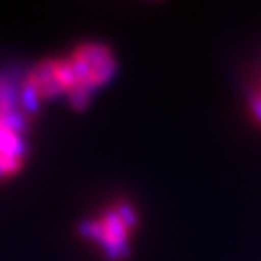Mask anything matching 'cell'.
Listing matches in <instances>:
<instances>
[{
    "label": "cell",
    "instance_id": "13",
    "mask_svg": "<svg viewBox=\"0 0 261 261\" xmlns=\"http://www.w3.org/2000/svg\"><path fill=\"white\" fill-rule=\"evenodd\" d=\"M21 167H23V161H21V159L2 157V155H0V180L16 174Z\"/></svg>",
    "mask_w": 261,
    "mask_h": 261
},
{
    "label": "cell",
    "instance_id": "6",
    "mask_svg": "<svg viewBox=\"0 0 261 261\" xmlns=\"http://www.w3.org/2000/svg\"><path fill=\"white\" fill-rule=\"evenodd\" d=\"M18 101L19 93L16 89V84H14V77L2 74L0 75V112L18 109Z\"/></svg>",
    "mask_w": 261,
    "mask_h": 261
},
{
    "label": "cell",
    "instance_id": "1",
    "mask_svg": "<svg viewBox=\"0 0 261 261\" xmlns=\"http://www.w3.org/2000/svg\"><path fill=\"white\" fill-rule=\"evenodd\" d=\"M101 223L107 232V242L101 248L107 261H124L130 257V232L128 228L122 224L120 217L116 215L114 207L107 209L101 217Z\"/></svg>",
    "mask_w": 261,
    "mask_h": 261
},
{
    "label": "cell",
    "instance_id": "9",
    "mask_svg": "<svg viewBox=\"0 0 261 261\" xmlns=\"http://www.w3.org/2000/svg\"><path fill=\"white\" fill-rule=\"evenodd\" d=\"M114 211H116V215L120 217L122 224L128 228V232H132V230H136V228H138L140 217H138V211H136V207L132 205L130 201H126V199H120V201H116V205H114Z\"/></svg>",
    "mask_w": 261,
    "mask_h": 261
},
{
    "label": "cell",
    "instance_id": "8",
    "mask_svg": "<svg viewBox=\"0 0 261 261\" xmlns=\"http://www.w3.org/2000/svg\"><path fill=\"white\" fill-rule=\"evenodd\" d=\"M77 234L84 236L87 240L95 242L97 246L103 248L107 242V232H105V226L101 223V219H87L77 224Z\"/></svg>",
    "mask_w": 261,
    "mask_h": 261
},
{
    "label": "cell",
    "instance_id": "10",
    "mask_svg": "<svg viewBox=\"0 0 261 261\" xmlns=\"http://www.w3.org/2000/svg\"><path fill=\"white\" fill-rule=\"evenodd\" d=\"M56 80L58 84L62 85L64 93H70L74 87H77V80H75V74L72 70V64L70 60H58V66H56Z\"/></svg>",
    "mask_w": 261,
    "mask_h": 261
},
{
    "label": "cell",
    "instance_id": "7",
    "mask_svg": "<svg viewBox=\"0 0 261 261\" xmlns=\"http://www.w3.org/2000/svg\"><path fill=\"white\" fill-rule=\"evenodd\" d=\"M0 124L18 136H25V132L29 130V116L19 109H12L0 112Z\"/></svg>",
    "mask_w": 261,
    "mask_h": 261
},
{
    "label": "cell",
    "instance_id": "2",
    "mask_svg": "<svg viewBox=\"0 0 261 261\" xmlns=\"http://www.w3.org/2000/svg\"><path fill=\"white\" fill-rule=\"evenodd\" d=\"M56 66H58V60H43L29 72L28 80L35 84L41 93V99H55L64 93L62 85L56 80Z\"/></svg>",
    "mask_w": 261,
    "mask_h": 261
},
{
    "label": "cell",
    "instance_id": "11",
    "mask_svg": "<svg viewBox=\"0 0 261 261\" xmlns=\"http://www.w3.org/2000/svg\"><path fill=\"white\" fill-rule=\"evenodd\" d=\"M70 64H72V70H74L77 84L85 85L91 82V77H93V68L87 64V60H84L77 53H74L72 58H70Z\"/></svg>",
    "mask_w": 261,
    "mask_h": 261
},
{
    "label": "cell",
    "instance_id": "4",
    "mask_svg": "<svg viewBox=\"0 0 261 261\" xmlns=\"http://www.w3.org/2000/svg\"><path fill=\"white\" fill-rule=\"evenodd\" d=\"M75 53L82 56L84 60H87V64L93 68V72H97L99 68H103L109 60H112L111 48L107 45H101V43H87V45H82L80 48H75Z\"/></svg>",
    "mask_w": 261,
    "mask_h": 261
},
{
    "label": "cell",
    "instance_id": "3",
    "mask_svg": "<svg viewBox=\"0 0 261 261\" xmlns=\"http://www.w3.org/2000/svg\"><path fill=\"white\" fill-rule=\"evenodd\" d=\"M28 141L23 136H18L8 128H4L0 124V155L2 157H12V159H25L28 155Z\"/></svg>",
    "mask_w": 261,
    "mask_h": 261
},
{
    "label": "cell",
    "instance_id": "12",
    "mask_svg": "<svg viewBox=\"0 0 261 261\" xmlns=\"http://www.w3.org/2000/svg\"><path fill=\"white\" fill-rule=\"evenodd\" d=\"M91 95L93 93L85 85H77L68 93V99H70V105L74 107L75 111H84V109H87L89 101H91Z\"/></svg>",
    "mask_w": 261,
    "mask_h": 261
},
{
    "label": "cell",
    "instance_id": "5",
    "mask_svg": "<svg viewBox=\"0 0 261 261\" xmlns=\"http://www.w3.org/2000/svg\"><path fill=\"white\" fill-rule=\"evenodd\" d=\"M41 93L35 87V84L25 77V82L19 89V103H21V111L25 112L28 116H35L41 111Z\"/></svg>",
    "mask_w": 261,
    "mask_h": 261
},
{
    "label": "cell",
    "instance_id": "14",
    "mask_svg": "<svg viewBox=\"0 0 261 261\" xmlns=\"http://www.w3.org/2000/svg\"><path fill=\"white\" fill-rule=\"evenodd\" d=\"M250 111H252L255 122L261 126V95L259 93L250 95Z\"/></svg>",
    "mask_w": 261,
    "mask_h": 261
}]
</instances>
